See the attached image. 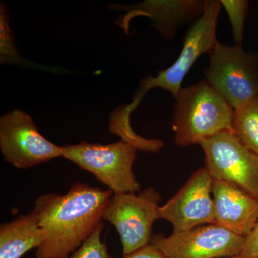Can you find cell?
Wrapping results in <instances>:
<instances>
[{
    "mask_svg": "<svg viewBox=\"0 0 258 258\" xmlns=\"http://www.w3.org/2000/svg\"><path fill=\"white\" fill-rule=\"evenodd\" d=\"M113 192L75 183L64 195L47 193L35 201L33 212L45 235L36 258H69L103 222Z\"/></svg>",
    "mask_w": 258,
    "mask_h": 258,
    "instance_id": "6da1fadb",
    "label": "cell"
},
{
    "mask_svg": "<svg viewBox=\"0 0 258 258\" xmlns=\"http://www.w3.org/2000/svg\"><path fill=\"white\" fill-rule=\"evenodd\" d=\"M174 99L172 128L178 147L200 144L217 134L232 132L233 108L205 79L181 88Z\"/></svg>",
    "mask_w": 258,
    "mask_h": 258,
    "instance_id": "7a4b0ae2",
    "label": "cell"
},
{
    "mask_svg": "<svg viewBox=\"0 0 258 258\" xmlns=\"http://www.w3.org/2000/svg\"><path fill=\"white\" fill-rule=\"evenodd\" d=\"M221 7L220 1L217 0L204 1L203 14L191 24L185 35L182 50L175 62L167 69L159 71L156 77L147 76L141 80L132 103L117 108V113L120 117L130 120L132 112L153 88H162L170 93L174 98L178 96L185 77L195 62L204 54L210 55L219 42L217 28Z\"/></svg>",
    "mask_w": 258,
    "mask_h": 258,
    "instance_id": "3957f363",
    "label": "cell"
},
{
    "mask_svg": "<svg viewBox=\"0 0 258 258\" xmlns=\"http://www.w3.org/2000/svg\"><path fill=\"white\" fill-rule=\"evenodd\" d=\"M63 157L96 176L113 195L140 192L141 185L132 170L137 148L124 141L109 144L83 140L62 147Z\"/></svg>",
    "mask_w": 258,
    "mask_h": 258,
    "instance_id": "277c9868",
    "label": "cell"
},
{
    "mask_svg": "<svg viewBox=\"0 0 258 258\" xmlns=\"http://www.w3.org/2000/svg\"><path fill=\"white\" fill-rule=\"evenodd\" d=\"M205 76L233 110L238 109L258 97V52L218 42Z\"/></svg>",
    "mask_w": 258,
    "mask_h": 258,
    "instance_id": "5b68a950",
    "label": "cell"
},
{
    "mask_svg": "<svg viewBox=\"0 0 258 258\" xmlns=\"http://www.w3.org/2000/svg\"><path fill=\"white\" fill-rule=\"evenodd\" d=\"M160 195L149 187L139 193L113 195L103 220L114 226L121 241L123 255L150 244L152 229L159 219Z\"/></svg>",
    "mask_w": 258,
    "mask_h": 258,
    "instance_id": "8992f818",
    "label": "cell"
},
{
    "mask_svg": "<svg viewBox=\"0 0 258 258\" xmlns=\"http://www.w3.org/2000/svg\"><path fill=\"white\" fill-rule=\"evenodd\" d=\"M212 179L237 186L258 200V155L230 131L200 142Z\"/></svg>",
    "mask_w": 258,
    "mask_h": 258,
    "instance_id": "52a82bcc",
    "label": "cell"
},
{
    "mask_svg": "<svg viewBox=\"0 0 258 258\" xmlns=\"http://www.w3.org/2000/svg\"><path fill=\"white\" fill-rule=\"evenodd\" d=\"M0 150L7 162L20 169L63 157L62 147L45 138L31 116L18 109L0 118Z\"/></svg>",
    "mask_w": 258,
    "mask_h": 258,
    "instance_id": "ba28073f",
    "label": "cell"
},
{
    "mask_svg": "<svg viewBox=\"0 0 258 258\" xmlns=\"http://www.w3.org/2000/svg\"><path fill=\"white\" fill-rule=\"evenodd\" d=\"M245 238L217 224L198 226L169 237L154 235L150 243L166 258H225L240 256Z\"/></svg>",
    "mask_w": 258,
    "mask_h": 258,
    "instance_id": "9c48e42d",
    "label": "cell"
},
{
    "mask_svg": "<svg viewBox=\"0 0 258 258\" xmlns=\"http://www.w3.org/2000/svg\"><path fill=\"white\" fill-rule=\"evenodd\" d=\"M212 183L213 179L206 168L195 171L174 197L159 206V219L170 222L175 233L213 224Z\"/></svg>",
    "mask_w": 258,
    "mask_h": 258,
    "instance_id": "30bf717a",
    "label": "cell"
},
{
    "mask_svg": "<svg viewBox=\"0 0 258 258\" xmlns=\"http://www.w3.org/2000/svg\"><path fill=\"white\" fill-rule=\"evenodd\" d=\"M126 13L118 19L117 24L128 33L129 24L137 16L152 20L153 26L164 38L172 39L180 28L194 23L203 13L204 1L200 0H147L139 4L113 5Z\"/></svg>",
    "mask_w": 258,
    "mask_h": 258,
    "instance_id": "8fae6325",
    "label": "cell"
},
{
    "mask_svg": "<svg viewBox=\"0 0 258 258\" xmlns=\"http://www.w3.org/2000/svg\"><path fill=\"white\" fill-rule=\"evenodd\" d=\"M215 222L236 235L247 237L258 220V200L235 185L213 179Z\"/></svg>",
    "mask_w": 258,
    "mask_h": 258,
    "instance_id": "7c38bea8",
    "label": "cell"
},
{
    "mask_svg": "<svg viewBox=\"0 0 258 258\" xmlns=\"http://www.w3.org/2000/svg\"><path fill=\"white\" fill-rule=\"evenodd\" d=\"M45 240V233L32 210L0 225V258H21Z\"/></svg>",
    "mask_w": 258,
    "mask_h": 258,
    "instance_id": "4fadbf2b",
    "label": "cell"
},
{
    "mask_svg": "<svg viewBox=\"0 0 258 258\" xmlns=\"http://www.w3.org/2000/svg\"><path fill=\"white\" fill-rule=\"evenodd\" d=\"M232 132L246 147L258 155V97L234 110Z\"/></svg>",
    "mask_w": 258,
    "mask_h": 258,
    "instance_id": "5bb4252c",
    "label": "cell"
},
{
    "mask_svg": "<svg viewBox=\"0 0 258 258\" xmlns=\"http://www.w3.org/2000/svg\"><path fill=\"white\" fill-rule=\"evenodd\" d=\"M25 60L19 55L13 30L10 27V13L4 3H0V62L20 64Z\"/></svg>",
    "mask_w": 258,
    "mask_h": 258,
    "instance_id": "9a60e30c",
    "label": "cell"
},
{
    "mask_svg": "<svg viewBox=\"0 0 258 258\" xmlns=\"http://www.w3.org/2000/svg\"><path fill=\"white\" fill-rule=\"evenodd\" d=\"M221 5L230 19L236 46L242 47L244 23L248 13L249 2L246 0H221Z\"/></svg>",
    "mask_w": 258,
    "mask_h": 258,
    "instance_id": "2e32d148",
    "label": "cell"
},
{
    "mask_svg": "<svg viewBox=\"0 0 258 258\" xmlns=\"http://www.w3.org/2000/svg\"><path fill=\"white\" fill-rule=\"evenodd\" d=\"M104 224L98 226L92 235L69 258H111L106 244L101 240L102 231Z\"/></svg>",
    "mask_w": 258,
    "mask_h": 258,
    "instance_id": "e0dca14e",
    "label": "cell"
},
{
    "mask_svg": "<svg viewBox=\"0 0 258 258\" xmlns=\"http://www.w3.org/2000/svg\"><path fill=\"white\" fill-rule=\"evenodd\" d=\"M241 258H258V220L253 230L245 238Z\"/></svg>",
    "mask_w": 258,
    "mask_h": 258,
    "instance_id": "ac0fdd59",
    "label": "cell"
},
{
    "mask_svg": "<svg viewBox=\"0 0 258 258\" xmlns=\"http://www.w3.org/2000/svg\"><path fill=\"white\" fill-rule=\"evenodd\" d=\"M122 258H166L162 252L152 244H149L132 253L125 254Z\"/></svg>",
    "mask_w": 258,
    "mask_h": 258,
    "instance_id": "d6986e66",
    "label": "cell"
},
{
    "mask_svg": "<svg viewBox=\"0 0 258 258\" xmlns=\"http://www.w3.org/2000/svg\"><path fill=\"white\" fill-rule=\"evenodd\" d=\"M225 258H241L240 256H235V257H225Z\"/></svg>",
    "mask_w": 258,
    "mask_h": 258,
    "instance_id": "ffe728a7",
    "label": "cell"
}]
</instances>
